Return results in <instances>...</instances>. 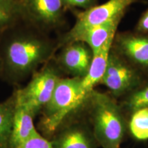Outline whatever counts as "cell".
Returning a JSON list of instances; mask_svg holds the SVG:
<instances>
[{
  "mask_svg": "<svg viewBox=\"0 0 148 148\" xmlns=\"http://www.w3.org/2000/svg\"><path fill=\"white\" fill-rule=\"evenodd\" d=\"M64 7L67 8H79L86 10L97 5V0H62Z\"/></svg>",
  "mask_w": 148,
  "mask_h": 148,
  "instance_id": "d6986e66",
  "label": "cell"
},
{
  "mask_svg": "<svg viewBox=\"0 0 148 148\" xmlns=\"http://www.w3.org/2000/svg\"><path fill=\"white\" fill-rule=\"evenodd\" d=\"M16 109L14 92L8 99L0 102V148H10V138Z\"/></svg>",
  "mask_w": 148,
  "mask_h": 148,
  "instance_id": "5bb4252c",
  "label": "cell"
},
{
  "mask_svg": "<svg viewBox=\"0 0 148 148\" xmlns=\"http://www.w3.org/2000/svg\"><path fill=\"white\" fill-rule=\"evenodd\" d=\"M81 77H61L49 101L40 112L39 130L47 138L70 114L84 104L87 97L81 88Z\"/></svg>",
  "mask_w": 148,
  "mask_h": 148,
  "instance_id": "3957f363",
  "label": "cell"
},
{
  "mask_svg": "<svg viewBox=\"0 0 148 148\" xmlns=\"http://www.w3.org/2000/svg\"><path fill=\"white\" fill-rule=\"evenodd\" d=\"M138 0H108L100 5H95L86 10L78 11L76 20L70 30L57 39L58 49L76 41L88 29L102 25L116 18L123 17L128 7Z\"/></svg>",
  "mask_w": 148,
  "mask_h": 148,
  "instance_id": "5b68a950",
  "label": "cell"
},
{
  "mask_svg": "<svg viewBox=\"0 0 148 148\" xmlns=\"http://www.w3.org/2000/svg\"><path fill=\"white\" fill-rule=\"evenodd\" d=\"M24 21L23 9L17 0H0V34Z\"/></svg>",
  "mask_w": 148,
  "mask_h": 148,
  "instance_id": "9a60e30c",
  "label": "cell"
},
{
  "mask_svg": "<svg viewBox=\"0 0 148 148\" xmlns=\"http://www.w3.org/2000/svg\"><path fill=\"white\" fill-rule=\"evenodd\" d=\"M58 50L57 40L21 21L0 34L1 78L12 85L32 77Z\"/></svg>",
  "mask_w": 148,
  "mask_h": 148,
  "instance_id": "6da1fadb",
  "label": "cell"
},
{
  "mask_svg": "<svg viewBox=\"0 0 148 148\" xmlns=\"http://www.w3.org/2000/svg\"><path fill=\"white\" fill-rule=\"evenodd\" d=\"M113 40L114 39L109 40L100 50L94 53L89 69L82 78L81 88L82 93L86 97L94 90L96 85L101 82L106 71Z\"/></svg>",
  "mask_w": 148,
  "mask_h": 148,
  "instance_id": "8fae6325",
  "label": "cell"
},
{
  "mask_svg": "<svg viewBox=\"0 0 148 148\" xmlns=\"http://www.w3.org/2000/svg\"><path fill=\"white\" fill-rule=\"evenodd\" d=\"M127 125L130 132L135 139L148 140V108H140L131 112Z\"/></svg>",
  "mask_w": 148,
  "mask_h": 148,
  "instance_id": "2e32d148",
  "label": "cell"
},
{
  "mask_svg": "<svg viewBox=\"0 0 148 148\" xmlns=\"http://www.w3.org/2000/svg\"><path fill=\"white\" fill-rule=\"evenodd\" d=\"M17 1H20V0H17Z\"/></svg>",
  "mask_w": 148,
  "mask_h": 148,
  "instance_id": "7402d4cb",
  "label": "cell"
},
{
  "mask_svg": "<svg viewBox=\"0 0 148 148\" xmlns=\"http://www.w3.org/2000/svg\"><path fill=\"white\" fill-rule=\"evenodd\" d=\"M122 17L92 27L79 37L76 41H82L90 48L92 53H97L109 40L114 39Z\"/></svg>",
  "mask_w": 148,
  "mask_h": 148,
  "instance_id": "4fadbf2b",
  "label": "cell"
},
{
  "mask_svg": "<svg viewBox=\"0 0 148 148\" xmlns=\"http://www.w3.org/2000/svg\"><path fill=\"white\" fill-rule=\"evenodd\" d=\"M112 49L138 69L148 72V34H116Z\"/></svg>",
  "mask_w": 148,
  "mask_h": 148,
  "instance_id": "9c48e42d",
  "label": "cell"
},
{
  "mask_svg": "<svg viewBox=\"0 0 148 148\" xmlns=\"http://www.w3.org/2000/svg\"><path fill=\"white\" fill-rule=\"evenodd\" d=\"M123 107L130 113L140 108H148V84L139 86L127 94Z\"/></svg>",
  "mask_w": 148,
  "mask_h": 148,
  "instance_id": "e0dca14e",
  "label": "cell"
},
{
  "mask_svg": "<svg viewBox=\"0 0 148 148\" xmlns=\"http://www.w3.org/2000/svg\"><path fill=\"white\" fill-rule=\"evenodd\" d=\"M136 32L148 34V9L140 16L136 26Z\"/></svg>",
  "mask_w": 148,
  "mask_h": 148,
  "instance_id": "ffe728a7",
  "label": "cell"
},
{
  "mask_svg": "<svg viewBox=\"0 0 148 148\" xmlns=\"http://www.w3.org/2000/svg\"><path fill=\"white\" fill-rule=\"evenodd\" d=\"M61 77L62 72L53 58L33 74L24 87L14 90L16 105L26 109L35 117L50 100Z\"/></svg>",
  "mask_w": 148,
  "mask_h": 148,
  "instance_id": "277c9868",
  "label": "cell"
},
{
  "mask_svg": "<svg viewBox=\"0 0 148 148\" xmlns=\"http://www.w3.org/2000/svg\"><path fill=\"white\" fill-rule=\"evenodd\" d=\"M16 148H53L50 140L39 133Z\"/></svg>",
  "mask_w": 148,
  "mask_h": 148,
  "instance_id": "ac0fdd59",
  "label": "cell"
},
{
  "mask_svg": "<svg viewBox=\"0 0 148 148\" xmlns=\"http://www.w3.org/2000/svg\"><path fill=\"white\" fill-rule=\"evenodd\" d=\"M0 78H1V60H0Z\"/></svg>",
  "mask_w": 148,
  "mask_h": 148,
  "instance_id": "44dd1931",
  "label": "cell"
},
{
  "mask_svg": "<svg viewBox=\"0 0 148 148\" xmlns=\"http://www.w3.org/2000/svg\"><path fill=\"white\" fill-rule=\"evenodd\" d=\"M114 97L126 95L140 86V73L132 64L111 49L108 64L101 80Z\"/></svg>",
  "mask_w": 148,
  "mask_h": 148,
  "instance_id": "8992f818",
  "label": "cell"
},
{
  "mask_svg": "<svg viewBox=\"0 0 148 148\" xmlns=\"http://www.w3.org/2000/svg\"><path fill=\"white\" fill-rule=\"evenodd\" d=\"M24 21L49 33L64 22L66 8L62 0H20Z\"/></svg>",
  "mask_w": 148,
  "mask_h": 148,
  "instance_id": "52a82bcc",
  "label": "cell"
},
{
  "mask_svg": "<svg viewBox=\"0 0 148 148\" xmlns=\"http://www.w3.org/2000/svg\"><path fill=\"white\" fill-rule=\"evenodd\" d=\"M58 50L53 60L62 73L81 78L86 75L93 56L92 50L86 43L74 41L62 46Z\"/></svg>",
  "mask_w": 148,
  "mask_h": 148,
  "instance_id": "ba28073f",
  "label": "cell"
},
{
  "mask_svg": "<svg viewBox=\"0 0 148 148\" xmlns=\"http://www.w3.org/2000/svg\"><path fill=\"white\" fill-rule=\"evenodd\" d=\"M34 116L23 107L17 106L14 112L10 148H16L39 134L34 123Z\"/></svg>",
  "mask_w": 148,
  "mask_h": 148,
  "instance_id": "7c38bea8",
  "label": "cell"
},
{
  "mask_svg": "<svg viewBox=\"0 0 148 148\" xmlns=\"http://www.w3.org/2000/svg\"><path fill=\"white\" fill-rule=\"evenodd\" d=\"M84 103L88 106L90 128L97 144L102 148H120L126 123L114 97L93 90Z\"/></svg>",
  "mask_w": 148,
  "mask_h": 148,
  "instance_id": "7a4b0ae2",
  "label": "cell"
},
{
  "mask_svg": "<svg viewBox=\"0 0 148 148\" xmlns=\"http://www.w3.org/2000/svg\"><path fill=\"white\" fill-rule=\"evenodd\" d=\"M53 148H97L91 128L82 120L63 121L49 138Z\"/></svg>",
  "mask_w": 148,
  "mask_h": 148,
  "instance_id": "30bf717a",
  "label": "cell"
}]
</instances>
